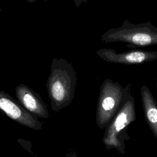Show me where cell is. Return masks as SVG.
I'll return each mask as SVG.
<instances>
[{"label":"cell","mask_w":157,"mask_h":157,"mask_svg":"<svg viewBox=\"0 0 157 157\" xmlns=\"http://www.w3.org/2000/svg\"><path fill=\"white\" fill-rule=\"evenodd\" d=\"M156 93H157V79L156 81Z\"/></svg>","instance_id":"12"},{"label":"cell","mask_w":157,"mask_h":157,"mask_svg":"<svg viewBox=\"0 0 157 157\" xmlns=\"http://www.w3.org/2000/svg\"><path fill=\"white\" fill-rule=\"evenodd\" d=\"M2 9L0 7V11H2Z\"/></svg>","instance_id":"13"},{"label":"cell","mask_w":157,"mask_h":157,"mask_svg":"<svg viewBox=\"0 0 157 157\" xmlns=\"http://www.w3.org/2000/svg\"><path fill=\"white\" fill-rule=\"evenodd\" d=\"M101 40L107 43L123 42L130 48L157 45V27L150 21L134 24L126 19L121 26L108 29Z\"/></svg>","instance_id":"3"},{"label":"cell","mask_w":157,"mask_h":157,"mask_svg":"<svg viewBox=\"0 0 157 157\" xmlns=\"http://www.w3.org/2000/svg\"><path fill=\"white\" fill-rule=\"evenodd\" d=\"M15 92L17 100L28 112L41 118H48L47 107L37 93L22 83L15 87Z\"/></svg>","instance_id":"7"},{"label":"cell","mask_w":157,"mask_h":157,"mask_svg":"<svg viewBox=\"0 0 157 157\" xmlns=\"http://www.w3.org/2000/svg\"><path fill=\"white\" fill-rule=\"evenodd\" d=\"M136 120L134 96L131 94L120 110L105 128L102 142L107 150H116L120 154H125V142L129 139L128 126Z\"/></svg>","instance_id":"4"},{"label":"cell","mask_w":157,"mask_h":157,"mask_svg":"<svg viewBox=\"0 0 157 157\" xmlns=\"http://www.w3.org/2000/svg\"><path fill=\"white\" fill-rule=\"evenodd\" d=\"M77 73L71 63L53 58L46 86L52 110L58 112L69 106L75 96Z\"/></svg>","instance_id":"1"},{"label":"cell","mask_w":157,"mask_h":157,"mask_svg":"<svg viewBox=\"0 0 157 157\" xmlns=\"http://www.w3.org/2000/svg\"><path fill=\"white\" fill-rule=\"evenodd\" d=\"M96 54L108 63L121 64H139L157 59V51L136 50L117 53L113 49L104 48L97 50Z\"/></svg>","instance_id":"6"},{"label":"cell","mask_w":157,"mask_h":157,"mask_svg":"<svg viewBox=\"0 0 157 157\" xmlns=\"http://www.w3.org/2000/svg\"><path fill=\"white\" fill-rule=\"evenodd\" d=\"M89 0H73L76 7H79L82 3H86ZM96 1H100V0H96Z\"/></svg>","instance_id":"9"},{"label":"cell","mask_w":157,"mask_h":157,"mask_svg":"<svg viewBox=\"0 0 157 157\" xmlns=\"http://www.w3.org/2000/svg\"><path fill=\"white\" fill-rule=\"evenodd\" d=\"M131 84L123 87L118 82L105 79L100 87L96 106V123L101 129L105 128L131 94Z\"/></svg>","instance_id":"2"},{"label":"cell","mask_w":157,"mask_h":157,"mask_svg":"<svg viewBox=\"0 0 157 157\" xmlns=\"http://www.w3.org/2000/svg\"><path fill=\"white\" fill-rule=\"evenodd\" d=\"M37 157H38V156H37ZM66 157H78V155L76 153H73L70 154L69 155L67 156Z\"/></svg>","instance_id":"10"},{"label":"cell","mask_w":157,"mask_h":157,"mask_svg":"<svg viewBox=\"0 0 157 157\" xmlns=\"http://www.w3.org/2000/svg\"><path fill=\"white\" fill-rule=\"evenodd\" d=\"M0 110L21 125L34 130H41L42 128L43 123L37 116L28 112L18 100L1 90Z\"/></svg>","instance_id":"5"},{"label":"cell","mask_w":157,"mask_h":157,"mask_svg":"<svg viewBox=\"0 0 157 157\" xmlns=\"http://www.w3.org/2000/svg\"><path fill=\"white\" fill-rule=\"evenodd\" d=\"M140 95L145 120L153 136L157 139V102L145 85L141 86Z\"/></svg>","instance_id":"8"},{"label":"cell","mask_w":157,"mask_h":157,"mask_svg":"<svg viewBox=\"0 0 157 157\" xmlns=\"http://www.w3.org/2000/svg\"><path fill=\"white\" fill-rule=\"evenodd\" d=\"M25 1H27L28 2H30V3H33V2H36L37 0H25Z\"/></svg>","instance_id":"11"}]
</instances>
